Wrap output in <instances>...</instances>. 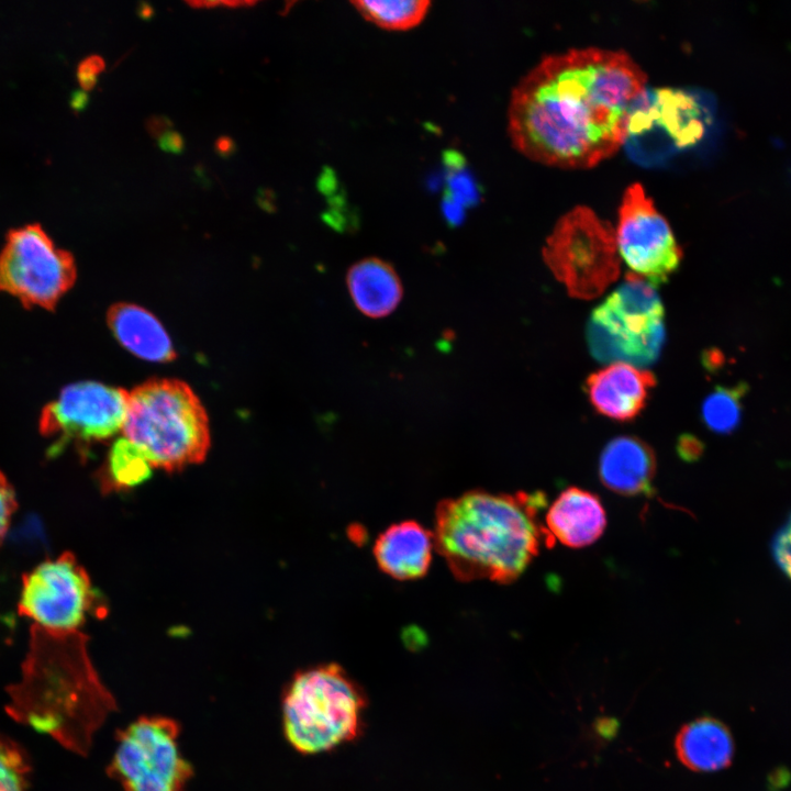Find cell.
<instances>
[{
    "label": "cell",
    "instance_id": "33",
    "mask_svg": "<svg viewBox=\"0 0 791 791\" xmlns=\"http://www.w3.org/2000/svg\"><path fill=\"white\" fill-rule=\"evenodd\" d=\"M138 14L142 19L148 20L153 16L154 10L148 3L142 2L138 7Z\"/></svg>",
    "mask_w": 791,
    "mask_h": 791
},
{
    "label": "cell",
    "instance_id": "26",
    "mask_svg": "<svg viewBox=\"0 0 791 791\" xmlns=\"http://www.w3.org/2000/svg\"><path fill=\"white\" fill-rule=\"evenodd\" d=\"M15 509L16 500L14 490L5 476L0 471V545L8 533Z\"/></svg>",
    "mask_w": 791,
    "mask_h": 791
},
{
    "label": "cell",
    "instance_id": "30",
    "mask_svg": "<svg viewBox=\"0 0 791 791\" xmlns=\"http://www.w3.org/2000/svg\"><path fill=\"white\" fill-rule=\"evenodd\" d=\"M724 360L723 354L715 348L706 350L703 354V365L711 371L720 369L723 366Z\"/></svg>",
    "mask_w": 791,
    "mask_h": 791
},
{
    "label": "cell",
    "instance_id": "10",
    "mask_svg": "<svg viewBox=\"0 0 791 791\" xmlns=\"http://www.w3.org/2000/svg\"><path fill=\"white\" fill-rule=\"evenodd\" d=\"M712 104L682 89H645L636 101L625 143L640 157L669 154L701 142L713 122Z\"/></svg>",
    "mask_w": 791,
    "mask_h": 791
},
{
    "label": "cell",
    "instance_id": "6",
    "mask_svg": "<svg viewBox=\"0 0 791 791\" xmlns=\"http://www.w3.org/2000/svg\"><path fill=\"white\" fill-rule=\"evenodd\" d=\"M664 307L654 286L627 274L591 313L587 339L600 361L647 366L654 363L665 342Z\"/></svg>",
    "mask_w": 791,
    "mask_h": 791
},
{
    "label": "cell",
    "instance_id": "23",
    "mask_svg": "<svg viewBox=\"0 0 791 791\" xmlns=\"http://www.w3.org/2000/svg\"><path fill=\"white\" fill-rule=\"evenodd\" d=\"M747 385L735 387H717L702 404L704 424L713 432L728 434L735 431L740 422L742 410L739 399L746 393Z\"/></svg>",
    "mask_w": 791,
    "mask_h": 791
},
{
    "label": "cell",
    "instance_id": "9",
    "mask_svg": "<svg viewBox=\"0 0 791 791\" xmlns=\"http://www.w3.org/2000/svg\"><path fill=\"white\" fill-rule=\"evenodd\" d=\"M70 253L37 224L11 230L0 253V291L25 307L52 310L76 281Z\"/></svg>",
    "mask_w": 791,
    "mask_h": 791
},
{
    "label": "cell",
    "instance_id": "24",
    "mask_svg": "<svg viewBox=\"0 0 791 791\" xmlns=\"http://www.w3.org/2000/svg\"><path fill=\"white\" fill-rule=\"evenodd\" d=\"M30 773L25 749L0 733V791H27Z\"/></svg>",
    "mask_w": 791,
    "mask_h": 791
},
{
    "label": "cell",
    "instance_id": "8",
    "mask_svg": "<svg viewBox=\"0 0 791 791\" xmlns=\"http://www.w3.org/2000/svg\"><path fill=\"white\" fill-rule=\"evenodd\" d=\"M179 733L169 717H140L119 733L108 773L122 791H185L192 768L180 751Z\"/></svg>",
    "mask_w": 791,
    "mask_h": 791
},
{
    "label": "cell",
    "instance_id": "19",
    "mask_svg": "<svg viewBox=\"0 0 791 791\" xmlns=\"http://www.w3.org/2000/svg\"><path fill=\"white\" fill-rule=\"evenodd\" d=\"M346 281L354 304L369 317L389 315L402 299L398 274L380 258L368 257L355 263L347 271Z\"/></svg>",
    "mask_w": 791,
    "mask_h": 791
},
{
    "label": "cell",
    "instance_id": "2",
    "mask_svg": "<svg viewBox=\"0 0 791 791\" xmlns=\"http://www.w3.org/2000/svg\"><path fill=\"white\" fill-rule=\"evenodd\" d=\"M544 492L493 493L472 490L438 503L435 550L463 581L516 580L543 545L555 544L538 515Z\"/></svg>",
    "mask_w": 791,
    "mask_h": 791
},
{
    "label": "cell",
    "instance_id": "12",
    "mask_svg": "<svg viewBox=\"0 0 791 791\" xmlns=\"http://www.w3.org/2000/svg\"><path fill=\"white\" fill-rule=\"evenodd\" d=\"M614 233L617 253L625 264L654 287L666 282L678 269L681 248L640 183L625 189Z\"/></svg>",
    "mask_w": 791,
    "mask_h": 791
},
{
    "label": "cell",
    "instance_id": "13",
    "mask_svg": "<svg viewBox=\"0 0 791 791\" xmlns=\"http://www.w3.org/2000/svg\"><path fill=\"white\" fill-rule=\"evenodd\" d=\"M129 392L97 381L66 386L40 416V431L58 445L109 439L122 430Z\"/></svg>",
    "mask_w": 791,
    "mask_h": 791
},
{
    "label": "cell",
    "instance_id": "32",
    "mask_svg": "<svg viewBox=\"0 0 791 791\" xmlns=\"http://www.w3.org/2000/svg\"><path fill=\"white\" fill-rule=\"evenodd\" d=\"M215 149L219 155L227 157L235 151V143L227 136L220 137L215 143Z\"/></svg>",
    "mask_w": 791,
    "mask_h": 791
},
{
    "label": "cell",
    "instance_id": "20",
    "mask_svg": "<svg viewBox=\"0 0 791 791\" xmlns=\"http://www.w3.org/2000/svg\"><path fill=\"white\" fill-rule=\"evenodd\" d=\"M675 747L679 760L686 767L709 772L720 770L731 762L734 746L723 723L711 717H701L681 727Z\"/></svg>",
    "mask_w": 791,
    "mask_h": 791
},
{
    "label": "cell",
    "instance_id": "11",
    "mask_svg": "<svg viewBox=\"0 0 791 791\" xmlns=\"http://www.w3.org/2000/svg\"><path fill=\"white\" fill-rule=\"evenodd\" d=\"M94 600L87 571L73 554L64 553L42 561L23 577L18 611L33 626L73 634L79 632Z\"/></svg>",
    "mask_w": 791,
    "mask_h": 791
},
{
    "label": "cell",
    "instance_id": "21",
    "mask_svg": "<svg viewBox=\"0 0 791 791\" xmlns=\"http://www.w3.org/2000/svg\"><path fill=\"white\" fill-rule=\"evenodd\" d=\"M367 21L390 31H404L420 24L431 5L426 0H359L352 1Z\"/></svg>",
    "mask_w": 791,
    "mask_h": 791
},
{
    "label": "cell",
    "instance_id": "18",
    "mask_svg": "<svg viewBox=\"0 0 791 791\" xmlns=\"http://www.w3.org/2000/svg\"><path fill=\"white\" fill-rule=\"evenodd\" d=\"M107 323L116 341L138 358L158 363L176 358V350L161 323L144 308L115 303L108 310Z\"/></svg>",
    "mask_w": 791,
    "mask_h": 791
},
{
    "label": "cell",
    "instance_id": "17",
    "mask_svg": "<svg viewBox=\"0 0 791 791\" xmlns=\"http://www.w3.org/2000/svg\"><path fill=\"white\" fill-rule=\"evenodd\" d=\"M655 474L654 450L637 437H615L600 455L599 478L615 493L630 497L649 493Z\"/></svg>",
    "mask_w": 791,
    "mask_h": 791
},
{
    "label": "cell",
    "instance_id": "31",
    "mask_svg": "<svg viewBox=\"0 0 791 791\" xmlns=\"http://www.w3.org/2000/svg\"><path fill=\"white\" fill-rule=\"evenodd\" d=\"M170 124L168 123V120L163 116H155L149 120V132L154 135H163L165 132L169 131Z\"/></svg>",
    "mask_w": 791,
    "mask_h": 791
},
{
    "label": "cell",
    "instance_id": "14",
    "mask_svg": "<svg viewBox=\"0 0 791 791\" xmlns=\"http://www.w3.org/2000/svg\"><path fill=\"white\" fill-rule=\"evenodd\" d=\"M655 383L651 372L631 364L613 363L590 375L586 389L600 414L625 422L640 413Z\"/></svg>",
    "mask_w": 791,
    "mask_h": 791
},
{
    "label": "cell",
    "instance_id": "27",
    "mask_svg": "<svg viewBox=\"0 0 791 791\" xmlns=\"http://www.w3.org/2000/svg\"><path fill=\"white\" fill-rule=\"evenodd\" d=\"M105 65L101 57L90 56L85 59L78 68V79L82 88L91 89L97 83L98 75L104 69Z\"/></svg>",
    "mask_w": 791,
    "mask_h": 791
},
{
    "label": "cell",
    "instance_id": "29",
    "mask_svg": "<svg viewBox=\"0 0 791 791\" xmlns=\"http://www.w3.org/2000/svg\"><path fill=\"white\" fill-rule=\"evenodd\" d=\"M159 146L166 152L179 154L183 151L185 144L179 133L169 130L159 136Z\"/></svg>",
    "mask_w": 791,
    "mask_h": 791
},
{
    "label": "cell",
    "instance_id": "28",
    "mask_svg": "<svg viewBox=\"0 0 791 791\" xmlns=\"http://www.w3.org/2000/svg\"><path fill=\"white\" fill-rule=\"evenodd\" d=\"M678 454L687 461H694L703 453V444L693 435L684 434L678 442Z\"/></svg>",
    "mask_w": 791,
    "mask_h": 791
},
{
    "label": "cell",
    "instance_id": "25",
    "mask_svg": "<svg viewBox=\"0 0 791 791\" xmlns=\"http://www.w3.org/2000/svg\"><path fill=\"white\" fill-rule=\"evenodd\" d=\"M771 547L776 564L791 579V514L776 533Z\"/></svg>",
    "mask_w": 791,
    "mask_h": 791
},
{
    "label": "cell",
    "instance_id": "15",
    "mask_svg": "<svg viewBox=\"0 0 791 791\" xmlns=\"http://www.w3.org/2000/svg\"><path fill=\"white\" fill-rule=\"evenodd\" d=\"M434 550L433 531L412 520L390 525L374 544L378 567L397 580L422 578L430 569Z\"/></svg>",
    "mask_w": 791,
    "mask_h": 791
},
{
    "label": "cell",
    "instance_id": "7",
    "mask_svg": "<svg viewBox=\"0 0 791 791\" xmlns=\"http://www.w3.org/2000/svg\"><path fill=\"white\" fill-rule=\"evenodd\" d=\"M543 255L555 277L578 299L600 296L620 274L613 229L583 205L556 223Z\"/></svg>",
    "mask_w": 791,
    "mask_h": 791
},
{
    "label": "cell",
    "instance_id": "1",
    "mask_svg": "<svg viewBox=\"0 0 791 791\" xmlns=\"http://www.w3.org/2000/svg\"><path fill=\"white\" fill-rule=\"evenodd\" d=\"M646 88L645 73L625 52L584 47L548 55L512 90L511 141L542 164L592 167L625 144Z\"/></svg>",
    "mask_w": 791,
    "mask_h": 791
},
{
    "label": "cell",
    "instance_id": "16",
    "mask_svg": "<svg viewBox=\"0 0 791 791\" xmlns=\"http://www.w3.org/2000/svg\"><path fill=\"white\" fill-rule=\"evenodd\" d=\"M545 523L554 542L581 548L593 544L603 534L606 514L595 493L569 487L561 491L548 508Z\"/></svg>",
    "mask_w": 791,
    "mask_h": 791
},
{
    "label": "cell",
    "instance_id": "4",
    "mask_svg": "<svg viewBox=\"0 0 791 791\" xmlns=\"http://www.w3.org/2000/svg\"><path fill=\"white\" fill-rule=\"evenodd\" d=\"M122 432L153 468L165 470L201 463L211 442L204 406L178 379H149L129 392Z\"/></svg>",
    "mask_w": 791,
    "mask_h": 791
},
{
    "label": "cell",
    "instance_id": "3",
    "mask_svg": "<svg viewBox=\"0 0 791 791\" xmlns=\"http://www.w3.org/2000/svg\"><path fill=\"white\" fill-rule=\"evenodd\" d=\"M21 680L9 687L8 713L81 751L94 724L87 718V698L105 697L88 660L83 636L31 628Z\"/></svg>",
    "mask_w": 791,
    "mask_h": 791
},
{
    "label": "cell",
    "instance_id": "5",
    "mask_svg": "<svg viewBox=\"0 0 791 791\" xmlns=\"http://www.w3.org/2000/svg\"><path fill=\"white\" fill-rule=\"evenodd\" d=\"M365 695L337 664L298 671L282 698L283 733L301 754L331 750L359 736Z\"/></svg>",
    "mask_w": 791,
    "mask_h": 791
},
{
    "label": "cell",
    "instance_id": "22",
    "mask_svg": "<svg viewBox=\"0 0 791 791\" xmlns=\"http://www.w3.org/2000/svg\"><path fill=\"white\" fill-rule=\"evenodd\" d=\"M153 466L127 438H119L109 453L105 472L111 482L120 488H129L145 481Z\"/></svg>",
    "mask_w": 791,
    "mask_h": 791
}]
</instances>
